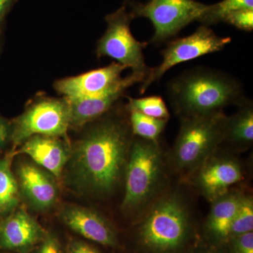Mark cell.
<instances>
[{"mask_svg":"<svg viewBox=\"0 0 253 253\" xmlns=\"http://www.w3.org/2000/svg\"><path fill=\"white\" fill-rule=\"evenodd\" d=\"M111 109L94 121V126L71 148L66 166L70 186L96 199H107L124 184L134 137L127 106L124 115L111 113Z\"/></svg>","mask_w":253,"mask_h":253,"instance_id":"1","label":"cell"},{"mask_svg":"<svg viewBox=\"0 0 253 253\" xmlns=\"http://www.w3.org/2000/svg\"><path fill=\"white\" fill-rule=\"evenodd\" d=\"M183 182L167 189L136 220L140 253H188L198 238L194 205Z\"/></svg>","mask_w":253,"mask_h":253,"instance_id":"2","label":"cell"},{"mask_svg":"<svg viewBox=\"0 0 253 253\" xmlns=\"http://www.w3.org/2000/svg\"><path fill=\"white\" fill-rule=\"evenodd\" d=\"M167 93L173 111L180 118L224 112L227 106L239 107L249 100L235 78L203 66L173 78L168 83Z\"/></svg>","mask_w":253,"mask_h":253,"instance_id":"3","label":"cell"},{"mask_svg":"<svg viewBox=\"0 0 253 253\" xmlns=\"http://www.w3.org/2000/svg\"><path fill=\"white\" fill-rule=\"evenodd\" d=\"M166 152L158 141L134 136L124 177L123 211L136 220L168 186Z\"/></svg>","mask_w":253,"mask_h":253,"instance_id":"4","label":"cell"},{"mask_svg":"<svg viewBox=\"0 0 253 253\" xmlns=\"http://www.w3.org/2000/svg\"><path fill=\"white\" fill-rule=\"evenodd\" d=\"M226 117L225 113L221 112L180 118L177 137L166 152L171 174L184 181L222 145Z\"/></svg>","mask_w":253,"mask_h":253,"instance_id":"5","label":"cell"},{"mask_svg":"<svg viewBox=\"0 0 253 253\" xmlns=\"http://www.w3.org/2000/svg\"><path fill=\"white\" fill-rule=\"evenodd\" d=\"M134 16L126 5L106 16L108 27L98 42L96 54L99 57L107 56L130 68L133 74L144 79L147 78L151 68L145 62L144 50L149 43L138 41L130 30Z\"/></svg>","mask_w":253,"mask_h":253,"instance_id":"6","label":"cell"},{"mask_svg":"<svg viewBox=\"0 0 253 253\" xmlns=\"http://www.w3.org/2000/svg\"><path fill=\"white\" fill-rule=\"evenodd\" d=\"M236 154L219 146L181 181L212 202L246 179V166Z\"/></svg>","mask_w":253,"mask_h":253,"instance_id":"7","label":"cell"},{"mask_svg":"<svg viewBox=\"0 0 253 253\" xmlns=\"http://www.w3.org/2000/svg\"><path fill=\"white\" fill-rule=\"evenodd\" d=\"M208 4L196 0H150L131 4L134 18H149L154 28L149 43L159 44L176 36L186 26L199 21Z\"/></svg>","mask_w":253,"mask_h":253,"instance_id":"8","label":"cell"},{"mask_svg":"<svg viewBox=\"0 0 253 253\" xmlns=\"http://www.w3.org/2000/svg\"><path fill=\"white\" fill-rule=\"evenodd\" d=\"M69 127V113L65 100H41L15 120L11 126L12 151L33 136H55L67 140Z\"/></svg>","mask_w":253,"mask_h":253,"instance_id":"9","label":"cell"},{"mask_svg":"<svg viewBox=\"0 0 253 253\" xmlns=\"http://www.w3.org/2000/svg\"><path fill=\"white\" fill-rule=\"evenodd\" d=\"M231 42L230 37L217 36L209 26L204 25L189 36L171 41L161 52L162 62L156 67L151 68L147 78L141 83V94L146 92L153 83L160 81L165 73L176 65L220 51Z\"/></svg>","mask_w":253,"mask_h":253,"instance_id":"10","label":"cell"},{"mask_svg":"<svg viewBox=\"0 0 253 253\" xmlns=\"http://www.w3.org/2000/svg\"><path fill=\"white\" fill-rule=\"evenodd\" d=\"M126 67L116 62L74 77L65 78L55 84L64 99L74 100L98 96L112 90L126 81Z\"/></svg>","mask_w":253,"mask_h":253,"instance_id":"11","label":"cell"},{"mask_svg":"<svg viewBox=\"0 0 253 253\" xmlns=\"http://www.w3.org/2000/svg\"><path fill=\"white\" fill-rule=\"evenodd\" d=\"M16 177L21 197L31 207L38 211H47L54 207L59 189L52 174L33 161H23L16 168Z\"/></svg>","mask_w":253,"mask_h":253,"instance_id":"12","label":"cell"},{"mask_svg":"<svg viewBox=\"0 0 253 253\" xmlns=\"http://www.w3.org/2000/svg\"><path fill=\"white\" fill-rule=\"evenodd\" d=\"M63 222L86 239L107 247L118 245L117 231L101 213L92 208L66 205L60 212Z\"/></svg>","mask_w":253,"mask_h":253,"instance_id":"13","label":"cell"},{"mask_svg":"<svg viewBox=\"0 0 253 253\" xmlns=\"http://www.w3.org/2000/svg\"><path fill=\"white\" fill-rule=\"evenodd\" d=\"M46 233L24 208H17L0 223V247L26 253L41 244Z\"/></svg>","mask_w":253,"mask_h":253,"instance_id":"14","label":"cell"},{"mask_svg":"<svg viewBox=\"0 0 253 253\" xmlns=\"http://www.w3.org/2000/svg\"><path fill=\"white\" fill-rule=\"evenodd\" d=\"M143 82L142 78L131 73L121 85L104 94L83 99H64L69 113L70 126L81 128L94 122L116 106L128 88Z\"/></svg>","mask_w":253,"mask_h":253,"instance_id":"15","label":"cell"},{"mask_svg":"<svg viewBox=\"0 0 253 253\" xmlns=\"http://www.w3.org/2000/svg\"><path fill=\"white\" fill-rule=\"evenodd\" d=\"M14 152L26 155L33 163L59 179L71 156V147L67 140L61 138L37 135L29 138Z\"/></svg>","mask_w":253,"mask_h":253,"instance_id":"16","label":"cell"},{"mask_svg":"<svg viewBox=\"0 0 253 253\" xmlns=\"http://www.w3.org/2000/svg\"><path fill=\"white\" fill-rule=\"evenodd\" d=\"M245 191L244 188L236 186L211 203V210L203 226V239L215 246H226L231 224Z\"/></svg>","mask_w":253,"mask_h":253,"instance_id":"17","label":"cell"},{"mask_svg":"<svg viewBox=\"0 0 253 253\" xmlns=\"http://www.w3.org/2000/svg\"><path fill=\"white\" fill-rule=\"evenodd\" d=\"M234 114L226 116L221 146L236 154L245 152L253 144V104L248 100Z\"/></svg>","mask_w":253,"mask_h":253,"instance_id":"18","label":"cell"},{"mask_svg":"<svg viewBox=\"0 0 253 253\" xmlns=\"http://www.w3.org/2000/svg\"><path fill=\"white\" fill-rule=\"evenodd\" d=\"M16 156L11 151L0 159V215L9 214L18 208L21 195L17 179L11 169L13 159Z\"/></svg>","mask_w":253,"mask_h":253,"instance_id":"19","label":"cell"},{"mask_svg":"<svg viewBox=\"0 0 253 253\" xmlns=\"http://www.w3.org/2000/svg\"><path fill=\"white\" fill-rule=\"evenodd\" d=\"M127 106L129 120L134 136L151 141L159 140L167 126L168 120L149 117Z\"/></svg>","mask_w":253,"mask_h":253,"instance_id":"20","label":"cell"},{"mask_svg":"<svg viewBox=\"0 0 253 253\" xmlns=\"http://www.w3.org/2000/svg\"><path fill=\"white\" fill-rule=\"evenodd\" d=\"M241 9H253V0H223L215 4L208 5L199 22L210 26L221 22L229 13Z\"/></svg>","mask_w":253,"mask_h":253,"instance_id":"21","label":"cell"},{"mask_svg":"<svg viewBox=\"0 0 253 253\" xmlns=\"http://www.w3.org/2000/svg\"><path fill=\"white\" fill-rule=\"evenodd\" d=\"M253 231V196L245 191L231 224L229 238Z\"/></svg>","mask_w":253,"mask_h":253,"instance_id":"22","label":"cell"},{"mask_svg":"<svg viewBox=\"0 0 253 253\" xmlns=\"http://www.w3.org/2000/svg\"><path fill=\"white\" fill-rule=\"evenodd\" d=\"M128 105L136 111L157 119L168 120L170 118L169 110L163 98L160 96H151L147 97H127Z\"/></svg>","mask_w":253,"mask_h":253,"instance_id":"23","label":"cell"},{"mask_svg":"<svg viewBox=\"0 0 253 253\" xmlns=\"http://www.w3.org/2000/svg\"><path fill=\"white\" fill-rule=\"evenodd\" d=\"M221 22L227 23L241 31L253 30V9H241L232 11L224 16Z\"/></svg>","mask_w":253,"mask_h":253,"instance_id":"24","label":"cell"},{"mask_svg":"<svg viewBox=\"0 0 253 253\" xmlns=\"http://www.w3.org/2000/svg\"><path fill=\"white\" fill-rule=\"evenodd\" d=\"M225 246L229 253H253V231L230 238Z\"/></svg>","mask_w":253,"mask_h":253,"instance_id":"25","label":"cell"},{"mask_svg":"<svg viewBox=\"0 0 253 253\" xmlns=\"http://www.w3.org/2000/svg\"><path fill=\"white\" fill-rule=\"evenodd\" d=\"M188 253H229L226 246H218L199 239Z\"/></svg>","mask_w":253,"mask_h":253,"instance_id":"26","label":"cell"},{"mask_svg":"<svg viewBox=\"0 0 253 253\" xmlns=\"http://www.w3.org/2000/svg\"><path fill=\"white\" fill-rule=\"evenodd\" d=\"M38 253H63V251L56 236L51 233H46Z\"/></svg>","mask_w":253,"mask_h":253,"instance_id":"27","label":"cell"},{"mask_svg":"<svg viewBox=\"0 0 253 253\" xmlns=\"http://www.w3.org/2000/svg\"><path fill=\"white\" fill-rule=\"evenodd\" d=\"M66 253H101L96 248L80 240H71L66 248Z\"/></svg>","mask_w":253,"mask_h":253,"instance_id":"28","label":"cell"},{"mask_svg":"<svg viewBox=\"0 0 253 253\" xmlns=\"http://www.w3.org/2000/svg\"><path fill=\"white\" fill-rule=\"evenodd\" d=\"M11 137V126L0 116V151L7 145Z\"/></svg>","mask_w":253,"mask_h":253,"instance_id":"29","label":"cell"},{"mask_svg":"<svg viewBox=\"0 0 253 253\" xmlns=\"http://www.w3.org/2000/svg\"><path fill=\"white\" fill-rule=\"evenodd\" d=\"M12 1L13 0H0V21L2 19L6 10Z\"/></svg>","mask_w":253,"mask_h":253,"instance_id":"30","label":"cell"},{"mask_svg":"<svg viewBox=\"0 0 253 253\" xmlns=\"http://www.w3.org/2000/svg\"></svg>","mask_w":253,"mask_h":253,"instance_id":"31","label":"cell"}]
</instances>
